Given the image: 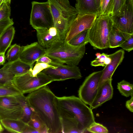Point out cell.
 <instances>
[{
  "instance_id": "cell-1",
  "label": "cell",
  "mask_w": 133,
  "mask_h": 133,
  "mask_svg": "<svg viewBox=\"0 0 133 133\" xmlns=\"http://www.w3.org/2000/svg\"><path fill=\"white\" fill-rule=\"evenodd\" d=\"M57 97L47 85L29 93L26 96L34 112L46 126L48 133L62 132Z\"/></svg>"
},
{
  "instance_id": "cell-2",
  "label": "cell",
  "mask_w": 133,
  "mask_h": 133,
  "mask_svg": "<svg viewBox=\"0 0 133 133\" xmlns=\"http://www.w3.org/2000/svg\"><path fill=\"white\" fill-rule=\"evenodd\" d=\"M57 99L61 117L76 120L83 133L95 122L92 109L79 98L72 96L57 97Z\"/></svg>"
},
{
  "instance_id": "cell-3",
  "label": "cell",
  "mask_w": 133,
  "mask_h": 133,
  "mask_svg": "<svg viewBox=\"0 0 133 133\" xmlns=\"http://www.w3.org/2000/svg\"><path fill=\"white\" fill-rule=\"evenodd\" d=\"M85 45L75 46L65 40L55 43L46 49L45 55L54 62L71 66H77L85 52Z\"/></svg>"
},
{
  "instance_id": "cell-4",
  "label": "cell",
  "mask_w": 133,
  "mask_h": 133,
  "mask_svg": "<svg viewBox=\"0 0 133 133\" xmlns=\"http://www.w3.org/2000/svg\"><path fill=\"white\" fill-rule=\"evenodd\" d=\"M113 26L110 15L98 16L89 29V43L94 49L109 48V36Z\"/></svg>"
},
{
  "instance_id": "cell-5",
  "label": "cell",
  "mask_w": 133,
  "mask_h": 133,
  "mask_svg": "<svg viewBox=\"0 0 133 133\" xmlns=\"http://www.w3.org/2000/svg\"><path fill=\"white\" fill-rule=\"evenodd\" d=\"M31 71L14 76L11 81L13 85L23 94L32 92L54 81L41 72L33 76Z\"/></svg>"
},
{
  "instance_id": "cell-6",
  "label": "cell",
  "mask_w": 133,
  "mask_h": 133,
  "mask_svg": "<svg viewBox=\"0 0 133 133\" xmlns=\"http://www.w3.org/2000/svg\"><path fill=\"white\" fill-rule=\"evenodd\" d=\"M31 3L30 22L32 26L35 29L53 26V18L48 2L33 1Z\"/></svg>"
},
{
  "instance_id": "cell-7",
  "label": "cell",
  "mask_w": 133,
  "mask_h": 133,
  "mask_svg": "<svg viewBox=\"0 0 133 133\" xmlns=\"http://www.w3.org/2000/svg\"><path fill=\"white\" fill-rule=\"evenodd\" d=\"M110 15L113 26L122 32L133 34V0H125L119 11Z\"/></svg>"
},
{
  "instance_id": "cell-8",
  "label": "cell",
  "mask_w": 133,
  "mask_h": 133,
  "mask_svg": "<svg viewBox=\"0 0 133 133\" xmlns=\"http://www.w3.org/2000/svg\"><path fill=\"white\" fill-rule=\"evenodd\" d=\"M102 70L94 72L87 77L78 90L79 98L86 104L90 105L98 92Z\"/></svg>"
},
{
  "instance_id": "cell-9",
  "label": "cell",
  "mask_w": 133,
  "mask_h": 133,
  "mask_svg": "<svg viewBox=\"0 0 133 133\" xmlns=\"http://www.w3.org/2000/svg\"><path fill=\"white\" fill-rule=\"evenodd\" d=\"M55 68H48L41 72L50 77L54 81H62L70 79L76 80L82 77L80 70L77 66H71L59 63Z\"/></svg>"
},
{
  "instance_id": "cell-10",
  "label": "cell",
  "mask_w": 133,
  "mask_h": 133,
  "mask_svg": "<svg viewBox=\"0 0 133 133\" xmlns=\"http://www.w3.org/2000/svg\"><path fill=\"white\" fill-rule=\"evenodd\" d=\"M23 111L15 96L0 97V119L8 118L21 120Z\"/></svg>"
},
{
  "instance_id": "cell-11",
  "label": "cell",
  "mask_w": 133,
  "mask_h": 133,
  "mask_svg": "<svg viewBox=\"0 0 133 133\" xmlns=\"http://www.w3.org/2000/svg\"><path fill=\"white\" fill-rule=\"evenodd\" d=\"M98 16L96 14H78L71 24L65 40L68 42L79 33L90 29Z\"/></svg>"
},
{
  "instance_id": "cell-12",
  "label": "cell",
  "mask_w": 133,
  "mask_h": 133,
  "mask_svg": "<svg viewBox=\"0 0 133 133\" xmlns=\"http://www.w3.org/2000/svg\"><path fill=\"white\" fill-rule=\"evenodd\" d=\"M39 44L47 49L57 42L64 40L60 32L54 26L48 28H38L35 29Z\"/></svg>"
},
{
  "instance_id": "cell-13",
  "label": "cell",
  "mask_w": 133,
  "mask_h": 133,
  "mask_svg": "<svg viewBox=\"0 0 133 133\" xmlns=\"http://www.w3.org/2000/svg\"><path fill=\"white\" fill-rule=\"evenodd\" d=\"M46 49L38 42H34L23 46L19 59L23 62L33 66L34 63L39 58L45 55Z\"/></svg>"
},
{
  "instance_id": "cell-14",
  "label": "cell",
  "mask_w": 133,
  "mask_h": 133,
  "mask_svg": "<svg viewBox=\"0 0 133 133\" xmlns=\"http://www.w3.org/2000/svg\"><path fill=\"white\" fill-rule=\"evenodd\" d=\"M125 52L119 50L108 56L110 58L111 62L104 67L99 81L98 88L105 81L112 79V77L118 66L122 62L124 57Z\"/></svg>"
},
{
  "instance_id": "cell-15",
  "label": "cell",
  "mask_w": 133,
  "mask_h": 133,
  "mask_svg": "<svg viewBox=\"0 0 133 133\" xmlns=\"http://www.w3.org/2000/svg\"><path fill=\"white\" fill-rule=\"evenodd\" d=\"M112 79L105 81L98 88L97 95L90 108L93 109L100 106L106 101L111 99L113 94L112 85Z\"/></svg>"
},
{
  "instance_id": "cell-16",
  "label": "cell",
  "mask_w": 133,
  "mask_h": 133,
  "mask_svg": "<svg viewBox=\"0 0 133 133\" xmlns=\"http://www.w3.org/2000/svg\"><path fill=\"white\" fill-rule=\"evenodd\" d=\"M33 67L19 59L13 62H8L2 68L5 72L15 76L29 72L32 70Z\"/></svg>"
},
{
  "instance_id": "cell-17",
  "label": "cell",
  "mask_w": 133,
  "mask_h": 133,
  "mask_svg": "<svg viewBox=\"0 0 133 133\" xmlns=\"http://www.w3.org/2000/svg\"><path fill=\"white\" fill-rule=\"evenodd\" d=\"M0 121L3 127L11 133H23L27 125L20 119L6 118Z\"/></svg>"
},
{
  "instance_id": "cell-18",
  "label": "cell",
  "mask_w": 133,
  "mask_h": 133,
  "mask_svg": "<svg viewBox=\"0 0 133 133\" xmlns=\"http://www.w3.org/2000/svg\"><path fill=\"white\" fill-rule=\"evenodd\" d=\"M61 11V18L72 23L78 14L77 9L72 6L68 0H57Z\"/></svg>"
},
{
  "instance_id": "cell-19",
  "label": "cell",
  "mask_w": 133,
  "mask_h": 133,
  "mask_svg": "<svg viewBox=\"0 0 133 133\" xmlns=\"http://www.w3.org/2000/svg\"><path fill=\"white\" fill-rule=\"evenodd\" d=\"M131 35L122 32L113 26L109 36V48L119 47Z\"/></svg>"
},
{
  "instance_id": "cell-20",
  "label": "cell",
  "mask_w": 133,
  "mask_h": 133,
  "mask_svg": "<svg viewBox=\"0 0 133 133\" xmlns=\"http://www.w3.org/2000/svg\"><path fill=\"white\" fill-rule=\"evenodd\" d=\"M76 2L75 8L79 12L78 14H93L99 16L95 0H76Z\"/></svg>"
},
{
  "instance_id": "cell-21",
  "label": "cell",
  "mask_w": 133,
  "mask_h": 133,
  "mask_svg": "<svg viewBox=\"0 0 133 133\" xmlns=\"http://www.w3.org/2000/svg\"><path fill=\"white\" fill-rule=\"evenodd\" d=\"M15 96L22 108L23 115L21 120L27 124L34 112V110L29 103L26 97L23 94Z\"/></svg>"
},
{
  "instance_id": "cell-22",
  "label": "cell",
  "mask_w": 133,
  "mask_h": 133,
  "mask_svg": "<svg viewBox=\"0 0 133 133\" xmlns=\"http://www.w3.org/2000/svg\"><path fill=\"white\" fill-rule=\"evenodd\" d=\"M15 31L14 27L11 25L4 32L0 38V52L5 53L11 45Z\"/></svg>"
},
{
  "instance_id": "cell-23",
  "label": "cell",
  "mask_w": 133,
  "mask_h": 133,
  "mask_svg": "<svg viewBox=\"0 0 133 133\" xmlns=\"http://www.w3.org/2000/svg\"><path fill=\"white\" fill-rule=\"evenodd\" d=\"M62 126V133H83L79 128L78 122L74 119L61 118Z\"/></svg>"
},
{
  "instance_id": "cell-24",
  "label": "cell",
  "mask_w": 133,
  "mask_h": 133,
  "mask_svg": "<svg viewBox=\"0 0 133 133\" xmlns=\"http://www.w3.org/2000/svg\"><path fill=\"white\" fill-rule=\"evenodd\" d=\"M27 124L37 131L38 133H48L45 125L35 112Z\"/></svg>"
},
{
  "instance_id": "cell-25",
  "label": "cell",
  "mask_w": 133,
  "mask_h": 133,
  "mask_svg": "<svg viewBox=\"0 0 133 133\" xmlns=\"http://www.w3.org/2000/svg\"><path fill=\"white\" fill-rule=\"evenodd\" d=\"M89 29L84 30L78 34L70 41L67 42H68L70 44L75 46L86 45L89 43Z\"/></svg>"
},
{
  "instance_id": "cell-26",
  "label": "cell",
  "mask_w": 133,
  "mask_h": 133,
  "mask_svg": "<svg viewBox=\"0 0 133 133\" xmlns=\"http://www.w3.org/2000/svg\"><path fill=\"white\" fill-rule=\"evenodd\" d=\"M23 47L16 44L11 45L5 56L6 59L8 62H11L19 59Z\"/></svg>"
},
{
  "instance_id": "cell-27",
  "label": "cell",
  "mask_w": 133,
  "mask_h": 133,
  "mask_svg": "<svg viewBox=\"0 0 133 133\" xmlns=\"http://www.w3.org/2000/svg\"><path fill=\"white\" fill-rule=\"evenodd\" d=\"M22 94H23L13 85L12 81L0 87V97Z\"/></svg>"
},
{
  "instance_id": "cell-28",
  "label": "cell",
  "mask_w": 133,
  "mask_h": 133,
  "mask_svg": "<svg viewBox=\"0 0 133 133\" xmlns=\"http://www.w3.org/2000/svg\"><path fill=\"white\" fill-rule=\"evenodd\" d=\"M117 88L124 96L128 97L133 95V84L124 80L118 83Z\"/></svg>"
},
{
  "instance_id": "cell-29",
  "label": "cell",
  "mask_w": 133,
  "mask_h": 133,
  "mask_svg": "<svg viewBox=\"0 0 133 133\" xmlns=\"http://www.w3.org/2000/svg\"><path fill=\"white\" fill-rule=\"evenodd\" d=\"M52 14L54 24L61 18V11L59 4L57 0H48Z\"/></svg>"
},
{
  "instance_id": "cell-30",
  "label": "cell",
  "mask_w": 133,
  "mask_h": 133,
  "mask_svg": "<svg viewBox=\"0 0 133 133\" xmlns=\"http://www.w3.org/2000/svg\"><path fill=\"white\" fill-rule=\"evenodd\" d=\"M113 4L114 0H103L99 16L111 15L112 11Z\"/></svg>"
},
{
  "instance_id": "cell-31",
  "label": "cell",
  "mask_w": 133,
  "mask_h": 133,
  "mask_svg": "<svg viewBox=\"0 0 133 133\" xmlns=\"http://www.w3.org/2000/svg\"><path fill=\"white\" fill-rule=\"evenodd\" d=\"M111 60L110 58L108 56L107 54L103 53L101 54L99 57L96 58L92 61L91 65L94 66H102L105 67L110 63Z\"/></svg>"
},
{
  "instance_id": "cell-32",
  "label": "cell",
  "mask_w": 133,
  "mask_h": 133,
  "mask_svg": "<svg viewBox=\"0 0 133 133\" xmlns=\"http://www.w3.org/2000/svg\"><path fill=\"white\" fill-rule=\"evenodd\" d=\"M87 131L96 133H107L108 130L106 127L102 124L95 122L87 129Z\"/></svg>"
},
{
  "instance_id": "cell-33",
  "label": "cell",
  "mask_w": 133,
  "mask_h": 133,
  "mask_svg": "<svg viewBox=\"0 0 133 133\" xmlns=\"http://www.w3.org/2000/svg\"><path fill=\"white\" fill-rule=\"evenodd\" d=\"M56 66L42 62H36V63L32 70L30 72L33 76H35L43 70L48 68H55Z\"/></svg>"
},
{
  "instance_id": "cell-34",
  "label": "cell",
  "mask_w": 133,
  "mask_h": 133,
  "mask_svg": "<svg viewBox=\"0 0 133 133\" xmlns=\"http://www.w3.org/2000/svg\"><path fill=\"white\" fill-rule=\"evenodd\" d=\"M10 4L4 3L0 7V21L10 17L11 14Z\"/></svg>"
},
{
  "instance_id": "cell-35",
  "label": "cell",
  "mask_w": 133,
  "mask_h": 133,
  "mask_svg": "<svg viewBox=\"0 0 133 133\" xmlns=\"http://www.w3.org/2000/svg\"><path fill=\"white\" fill-rule=\"evenodd\" d=\"M14 75L4 71L1 68L0 69V84H5L11 82Z\"/></svg>"
},
{
  "instance_id": "cell-36",
  "label": "cell",
  "mask_w": 133,
  "mask_h": 133,
  "mask_svg": "<svg viewBox=\"0 0 133 133\" xmlns=\"http://www.w3.org/2000/svg\"><path fill=\"white\" fill-rule=\"evenodd\" d=\"M14 24L12 19L10 17L0 21V38L5 31Z\"/></svg>"
},
{
  "instance_id": "cell-37",
  "label": "cell",
  "mask_w": 133,
  "mask_h": 133,
  "mask_svg": "<svg viewBox=\"0 0 133 133\" xmlns=\"http://www.w3.org/2000/svg\"><path fill=\"white\" fill-rule=\"evenodd\" d=\"M124 50L129 52L133 49V34L119 46Z\"/></svg>"
},
{
  "instance_id": "cell-38",
  "label": "cell",
  "mask_w": 133,
  "mask_h": 133,
  "mask_svg": "<svg viewBox=\"0 0 133 133\" xmlns=\"http://www.w3.org/2000/svg\"><path fill=\"white\" fill-rule=\"evenodd\" d=\"M125 0H114L112 11L110 15H114L116 14L119 10L123 5Z\"/></svg>"
},
{
  "instance_id": "cell-39",
  "label": "cell",
  "mask_w": 133,
  "mask_h": 133,
  "mask_svg": "<svg viewBox=\"0 0 133 133\" xmlns=\"http://www.w3.org/2000/svg\"><path fill=\"white\" fill-rule=\"evenodd\" d=\"M36 62L45 63L55 66L59 62H54L48 56L44 55L39 58Z\"/></svg>"
},
{
  "instance_id": "cell-40",
  "label": "cell",
  "mask_w": 133,
  "mask_h": 133,
  "mask_svg": "<svg viewBox=\"0 0 133 133\" xmlns=\"http://www.w3.org/2000/svg\"><path fill=\"white\" fill-rule=\"evenodd\" d=\"M130 99L126 101V108L131 112H133V95L131 96Z\"/></svg>"
},
{
  "instance_id": "cell-41",
  "label": "cell",
  "mask_w": 133,
  "mask_h": 133,
  "mask_svg": "<svg viewBox=\"0 0 133 133\" xmlns=\"http://www.w3.org/2000/svg\"><path fill=\"white\" fill-rule=\"evenodd\" d=\"M38 133V132L28 124L23 133Z\"/></svg>"
},
{
  "instance_id": "cell-42",
  "label": "cell",
  "mask_w": 133,
  "mask_h": 133,
  "mask_svg": "<svg viewBox=\"0 0 133 133\" xmlns=\"http://www.w3.org/2000/svg\"><path fill=\"white\" fill-rule=\"evenodd\" d=\"M5 53L0 52V65H4L5 60Z\"/></svg>"
},
{
  "instance_id": "cell-43",
  "label": "cell",
  "mask_w": 133,
  "mask_h": 133,
  "mask_svg": "<svg viewBox=\"0 0 133 133\" xmlns=\"http://www.w3.org/2000/svg\"><path fill=\"white\" fill-rule=\"evenodd\" d=\"M95 1L96 6L99 14L101 8V0H95Z\"/></svg>"
},
{
  "instance_id": "cell-44",
  "label": "cell",
  "mask_w": 133,
  "mask_h": 133,
  "mask_svg": "<svg viewBox=\"0 0 133 133\" xmlns=\"http://www.w3.org/2000/svg\"><path fill=\"white\" fill-rule=\"evenodd\" d=\"M11 0H0V7L4 3L10 4Z\"/></svg>"
},
{
  "instance_id": "cell-45",
  "label": "cell",
  "mask_w": 133,
  "mask_h": 133,
  "mask_svg": "<svg viewBox=\"0 0 133 133\" xmlns=\"http://www.w3.org/2000/svg\"><path fill=\"white\" fill-rule=\"evenodd\" d=\"M4 130V128L0 121V133L2 132Z\"/></svg>"
},
{
  "instance_id": "cell-46",
  "label": "cell",
  "mask_w": 133,
  "mask_h": 133,
  "mask_svg": "<svg viewBox=\"0 0 133 133\" xmlns=\"http://www.w3.org/2000/svg\"><path fill=\"white\" fill-rule=\"evenodd\" d=\"M101 54L100 53H97L95 54L97 58H98L101 55Z\"/></svg>"
},
{
  "instance_id": "cell-47",
  "label": "cell",
  "mask_w": 133,
  "mask_h": 133,
  "mask_svg": "<svg viewBox=\"0 0 133 133\" xmlns=\"http://www.w3.org/2000/svg\"><path fill=\"white\" fill-rule=\"evenodd\" d=\"M3 85H4L1 84H0V87L3 86Z\"/></svg>"
},
{
  "instance_id": "cell-48",
  "label": "cell",
  "mask_w": 133,
  "mask_h": 133,
  "mask_svg": "<svg viewBox=\"0 0 133 133\" xmlns=\"http://www.w3.org/2000/svg\"><path fill=\"white\" fill-rule=\"evenodd\" d=\"M103 0H101V4H102V2H103Z\"/></svg>"
}]
</instances>
